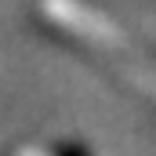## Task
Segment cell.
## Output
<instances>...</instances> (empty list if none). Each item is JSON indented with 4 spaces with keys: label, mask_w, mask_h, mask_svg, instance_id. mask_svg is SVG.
<instances>
[{
    "label": "cell",
    "mask_w": 156,
    "mask_h": 156,
    "mask_svg": "<svg viewBox=\"0 0 156 156\" xmlns=\"http://www.w3.org/2000/svg\"><path fill=\"white\" fill-rule=\"evenodd\" d=\"M47 15L55 18V29L69 33V40H76L83 47L105 44L98 51L109 62L127 66V69H142V73H153L156 76V40L138 37L131 29H120L113 18H102L83 0H47Z\"/></svg>",
    "instance_id": "cell-1"
},
{
    "label": "cell",
    "mask_w": 156,
    "mask_h": 156,
    "mask_svg": "<svg viewBox=\"0 0 156 156\" xmlns=\"http://www.w3.org/2000/svg\"><path fill=\"white\" fill-rule=\"evenodd\" d=\"M22 156H91L83 145H73V142H62V145H37V149H26Z\"/></svg>",
    "instance_id": "cell-2"
}]
</instances>
